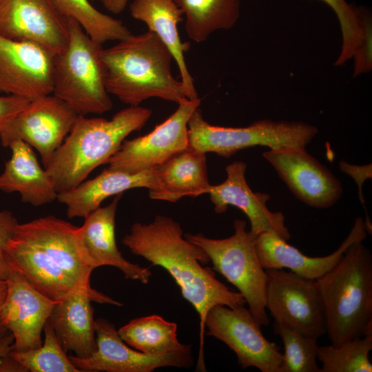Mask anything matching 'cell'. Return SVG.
<instances>
[{"label": "cell", "mask_w": 372, "mask_h": 372, "mask_svg": "<svg viewBox=\"0 0 372 372\" xmlns=\"http://www.w3.org/2000/svg\"><path fill=\"white\" fill-rule=\"evenodd\" d=\"M122 243L132 254L152 265L165 269L180 287L183 297L199 316V351L196 371H206L204 359L205 322L209 309L216 305L231 308L245 305L239 292L230 290L215 276L205 251L187 240L178 223L166 216H156L147 224L136 223Z\"/></svg>", "instance_id": "1"}, {"label": "cell", "mask_w": 372, "mask_h": 372, "mask_svg": "<svg viewBox=\"0 0 372 372\" xmlns=\"http://www.w3.org/2000/svg\"><path fill=\"white\" fill-rule=\"evenodd\" d=\"M100 57L108 93L125 104L138 106L151 98L178 104L187 99L183 83L172 72V53L149 30L102 48Z\"/></svg>", "instance_id": "2"}, {"label": "cell", "mask_w": 372, "mask_h": 372, "mask_svg": "<svg viewBox=\"0 0 372 372\" xmlns=\"http://www.w3.org/2000/svg\"><path fill=\"white\" fill-rule=\"evenodd\" d=\"M152 111L130 106L110 119L79 115L74 125L45 168L58 194L69 191L96 167L107 163L125 138L141 130Z\"/></svg>", "instance_id": "3"}, {"label": "cell", "mask_w": 372, "mask_h": 372, "mask_svg": "<svg viewBox=\"0 0 372 372\" xmlns=\"http://www.w3.org/2000/svg\"><path fill=\"white\" fill-rule=\"evenodd\" d=\"M316 280L331 344L363 335L372 324V255L362 241Z\"/></svg>", "instance_id": "4"}, {"label": "cell", "mask_w": 372, "mask_h": 372, "mask_svg": "<svg viewBox=\"0 0 372 372\" xmlns=\"http://www.w3.org/2000/svg\"><path fill=\"white\" fill-rule=\"evenodd\" d=\"M68 37L54 56L52 94L78 115L102 114L112 107L100 57L103 45L93 41L74 19L68 17Z\"/></svg>", "instance_id": "5"}, {"label": "cell", "mask_w": 372, "mask_h": 372, "mask_svg": "<svg viewBox=\"0 0 372 372\" xmlns=\"http://www.w3.org/2000/svg\"><path fill=\"white\" fill-rule=\"evenodd\" d=\"M246 225L245 220L236 219L234 234L223 239L209 238L203 234H186L184 236L205 251L213 264V269L238 289L256 321L261 326H267V276L258 256L256 236L247 231Z\"/></svg>", "instance_id": "6"}, {"label": "cell", "mask_w": 372, "mask_h": 372, "mask_svg": "<svg viewBox=\"0 0 372 372\" xmlns=\"http://www.w3.org/2000/svg\"><path fill=\"white\" fill-rule=\"evenodd\" d=\"M318 130L302 121H274L263 119L246 127H231L207 122L200 107L188 122L189 145L204 153L213 152L229 158L238 151L254 146L269 149L306 147Z\"/></svg>", "instance_id": "7"}, {"label": "cell", "mask_w": 372, "mask_h": 372, "mask_svg": "<svg viewBox=\"0 0 372 372\" xmlns=\"http://www.w3.org/2000/svg\"><path fill=\"white\" fill-rule=\"evenodd\" d=\"M266 273L265 307L274 322L317 340L327 333L316 280L285 269Z\"/></svg>", "instance_id": "8"}, {"label": "cell", "mask_w": 372, "mask_h": 372, "mask_svg": "<svg viewBox=\"0 0 372 372\" xmlns=\"http://www.w3.org/2000/svg\"><path fill=\"white\" fill-rule=\"evenodd\" d=\"M245 305H216L208 311L207 335L224 342L237 356L242 369L254 366L262 372H280V348L262 334L261 325Z\"/></svg>", "instance_id": "9"}, {"label": "cell", "mask_w": 372, "mask_h": 372, "mask_svg": "<svg viewBox=\"0 0 372 372\" xmlns=\"http://www.w3.org/2000/svg\"><path fill=\"white\" fill-rule=\"evenodd\" d=\"M79 115L52 94L37 98L0 129L4 147L21 140L39 153L45 168L70 133Z\"/></svg>", "instance_id": "10"}, {"label": "cell", "mask_w": 372, "mask_h": 372, "mask_svg": "<svg viewBox=\"0 0 372 372\" xmlns=\"http://www.w3.org/2000/svg\"><path fill=\"white\" fill-rule=\"evenodd\" d=\"M200 99H185L165 121L149 133L125 140L107 161L108 167L135 174L152 169L189 146L188 122Z\"/></svg>", "instance_id": "11"}, {"label": "cell", "mask_w": 372, "mask_h": 372, "mask_svg": "<svg viewBox=\"0 0 372 372\" xmlns=\"http://www.w3.org/2000/svg\"><path fill=\"white\" fill-rule=\"evenodd\" d=\"M262 156L293 195L305 205L328 209L342 196L340 180L306 147L269 149Z\"/></svg>", "instance_id": "12"}, {"label": "cell", "mask_w": 372, "mask_h": 372, "mask_svg": "<svg viewBox=\"0 0 372 372\" xmlns=\"http://www.w3.org/2000/svg\"><path fill=\"white\" fill-rule=\"evenodd\" d=\"M95 334L96 350L90 356H69L81 372H151L163 366L188 368L194 362L192 349L162 355L134 350L123 340L115 325L104 318L95 320Z\"/></svg>", "instance_id": "13"}, {"label": "cell", "mask_w": 372, "mask_h": 372, "mask_svg": "<svg viewBox=\"0 0 372 372\" xmlns=\"http://www.w3.org/2000/svg\"><path fill=\"white\" fill-rule=\"evenodd\" d=\"M68 21L52 0H0V35L39 44L54 55L67 43Z\"/></svg>", "instance_id": "14"}, {"label": "cell", "mask_w": 372, "mask_h": 372, "mask_svg": "<svg viewBox=\"0 0 372 372\" xmlns=\"http://www.w3.org/2000/svg\"><path fill=\"white\" fill-rule=\"evenodd\" d=\"M54 54L0 35V92L30 101L52 94Z\"/></svg>", "instance_id": "15"}, {"label": "cell", "mask_w": 372, "mask_h": 372, "mask_svg": "<svg viewBox=\"0 0 372 372\" xmlns=\"http://www.w3.org/2000/svg\"><path fill=\"white\" fill-rule=\"evenodd\" d=\"M8 289L0 308V318L14 339L13 350L39 347L41 335L57 301L33 287L14 266L6 280Z\"/></svg>", "instance_id": "16"}, {"label": "cell", "mask_w": 372, "mask_h": 372, "mask_svg": "<svg viewBox=\"0 0 372 372\" xmlns=\"http://www.w3.org/2000/svg\"><path fill=\"white\" fill-rule=\"evenodd\" d=\"M43 251L54 263L85 289L94 270L83 251L79 227L54 216L19 224L14 236Z\"/></svg>", "instance_id": "17"}, {"label": "cell", "mask_w": 372, "mask_h": 372, "mask_svg": "<svg viewBox=\"0 0 372 372\" xmlns=\"http://www.w3.org/2000/svg\"><path fill=\"white\" fill-rule=\"evenodd\" d=\"M247 164L243 161H234L225 167L227 178L218 185H210L205 194L209 195L214 211L225 213L229 205L240 209L248 218L254 235L273 231L285 240L291 234L285 225V217L281 211H271L267 203L270 196L267 193L254 192L245 178Z\"/></svg>", "instance_id": "18"}, {"label": "cell", "mask_w": 372, "mask_h": 372, "mask_svg": "<svg viewBox=\"0 0 372 372\" xmlns=\"http://www.w3.org/2000/svg\"><path fill=\"white\" fill-rule=\"evenodd\" d=\"M366 233L364 219L358 217L339 247L333 253L320 257L306 256L273 231L258 234L256 246L259 260L265 270L287 269L300 276L316 280L332 269L351 245L363 241Z\"/></svg>", "instance_id": "19"}, {"label": "cell", "mask_w": 372, "mask_h": 372, "mask_svg": "<svg viewBox=\"0 0 372 372\" xmlns=\"http://www.w3.org/2000/svg\"><path fill=\"white\" fill-rule=\"evenodd\" d=\"M123 194L116 195L105 207H99L79 227V237L87 260L93 269L101 266H112L122 271L127 279L147 284L151 271L138 264L127 260L119 251L115 238V217Z\"/></svg>", "instance_id": "20"}, {"label": "cell", "mask_w": 372, "mask_h": 372, "mask_svg": "<svg viewBox=\"0 0 372 372\" xmlns=\"http://www.w3.org/2000/svg\"><path fill=\"white\" fill-rule=\"evenodd\" d=\"M5 250L27 281L51 300L59 301L74 291L83 290L94 296L98 303L121 305L103 293L82 287L43 251L23 240L13 237Z\"/></svg>", "instance_id": "21"}, {"label": "cell", "mask_w": 372, "mask_h": 372, "mask_svg": "<svg viewBox=\"0 0 372 372\" xmlns=\"http://www.w3.org/2000/svg\"><path fill=\"white\" fill-rule=\"evenodd\" d=\"M156 186L155 167L135 174L107 167L95 178L58 194L56 199L66 206L69 218H85L108 197L133 188L143 187L149 191Z\"/></svg>", "instance_id": "22"}, {"label": "cell", "mask_w": 372, "mask_h": 372, "mask_svg": "<svg viewBox=\"0 0 372 372\" xmlns=\"http://www.w3.org/2000/svg\"><path fill=\"white\" fill-rule=\"evenodd\" d=\"M92 301L96 299L91 293L74 291L56 302L48 320L65 351H72L79 358H88L96 350Z\"/></svg>", "instance_id": "23"}, {"label": "cell", "mask_w": 372, "mask_h": 372, "mask_svg": "<svg viewBox=\"0 0 372 372\" xmlns=\"http://www.w3.org/2000/svg\"><path fill=\"white\" fill-rule=\"evenodd\" d=\"M131 16L143 22L166 45L176 62L187 95V99H198L194 79L185 61V53L189 43L183 42L178 25L183 19L182 10L174 0H133L130 4Z\"/></svg>", "instance_id": "24"}, {"label": "cell", "mask_w": 372, "mask_h": 372, "mask_svg": "<svg viewBox=\"0 0 372 372\" xmlns=\"http://www.w3.org/2000/svg\"><path fill=\"white\" fill-rule=\"evenodd\" d=\"M156 186L152 199L176 203L180 198L205 194L209 182L206 154L188 146L155 167Z\"/></svg>", "instance_id": "25"}, {"label": "cell", "mask_w": 372, "mask_h": 372, "mask_svg": "<svg viewBox=\"0 0 372 372\" xmlns=\"http://www.w3.org/2000/svg\"><path fill=\"white\" fill-rule=\"evenodd\" d=\"M11 157L0 174V191L17 192L24 203L38 207L56 199L58 193L45 169L40 166L32 147L21 140L8 147Z\"/></svg>", "instance_id": "26"}, {"label": "cell", "mask_w": 372, "mask_h": 372, "mask_svg": "<svg viewBox=\"0 0 372 372\" xmlns=\"http://www.w3.org/2000/svg\"><path fill=\"white\" fill-rule=\"evenodd\" d=\"M335 12L342 32V48L335 63L341 65L355 60V74L369 71L372 65L371 26L368 14L347 0H320Z\"/></svg>", "instance_id": "27"}, {"label": "cell", "mask_w": 372, "mask_h": 372, "mask_svg": "<svg viewBox=\"0 0 372 372\" xmlns=\"http://www.w3.org/2000/svg\"><path fill=\"white\" fill-rule=\"evenodd\" d=\"M185 17L188 37L200 43L218 30H229L240 17V0H174Z\"/></svg>", "instance_id": "28"}, {"label": "cell", "mask_w": 372, "mask_h": 372, "mask_svg": "<svg viewBox=\"0 0 372 372\" xmlns=\"http://www.w3.org/2000/svg\"><path fill=\"white\" fill-rule=\"evenodd\" d=\"M118 333L127 345L149 355H162L192 349L191 345L178 340L177 324L158 315L134 319Z\"/></svg>", "instance_id": "29"}, {"label": "cell", "mask_w": 372, "mask_h": 372, "mask_svg": "<svg viewBox=\"0 0 372 372\" xmlns=\"http://www.w3.org/2000/svg\"><path fill=\"white\" fill-rule=\"evenodd\" d=\"M52 1L62 14L77 21L86 34L99 44L118 41L132 34L121 21L99 11L89 0Z\"/></svg>", "instance_id": "30"}, {"label": "cell", "mask_w": 372, "mask_h": 372, "mask_svg": "<svg viewBox=\"0 0 372 372\" xmlns=\"http://www.w3.org/2000/svg\"><path fill=\"white\" fill-rule=\"evenodd\" d=\"M372 349V328L362 336L340 345L318 347L321 372H371L369 353Z\"/></svg>", "instance_id": "31"}, {"label": "cell", "mask_w": 372, "mask_h": 372, "mask_svg": "<svg viewBox=\"0 0 372 372\" xmlns=\"http://www.w3.org/2000/svg\"><path fill=\"white\" fill-rule=\"evenodd\" d=\"M43 332L44 340L39 347L25 351L12 349L10 355L31 372H81L67 355L48 321Z\"/></svg>", "instance_id": "32"}, {"label": "cell", "mask_w": 372, "mask_h": 372, "mask_svg": "<svg viewBox=\"0 0 372 372\" xmlns=\"http://www.w3.org/2000/svg\"><path fill=\"white\" fill-rule=\"evenodd\" d=\"M275 333L284 344L280 372H321L317 364V339L274 322Z\"/></svg>", "instance_id": "33"}, {"label": "cell", "mask_w": 372, "mask_h": 372, "mask_svg": "<svg viewBox=\"0 0 372 372\" xmlns=\"http://www.w3.org/2000/svg\"><path fill=\"white\" fill-rule=\"evenodd\" d=\"M339 167L342 172L351 176L357 184L359 199L366 211L362 186L366 179L372 178V165L371 163L362 165H354L341 161Z\"/></svg>", "instance_id": "34"}, {"label": "cell", "mask_w": 372, "mask_h": 372, "mask_svg": "<svg viewBox=\"0 0 372 372\" xmlns=\"http://www.w3.org/2000/svg\"><path fill=\"white\" fill-rule=\"evenodd\" d=\"M30 100L12 94L0 95V129L23 110Z\"/></svg>", "instance_id": "35"}, {"label": "cell", "mask_w": 372, "mask_h": 372, "mask_svg": "<svg viewBox=\"0 0 372 372\" xmlns=\"http://www.w3.org/2000/svg\"><path fill=\"white\" fill-rule=\"evenodd\" d=\"M19 223L12 212L0 210V249H6Z\"/></svg>", "instance_id": "36"}, {"label": "cell", "mask_w": 372, "mask_h": 372, "mask_svg": "<svg viewBox=\"0 0 372 372\" xmlns=\"http://www.w3.org/2000/svg\"><path fill=\"white\" fill-rule=\"evenodd\" d=\"M0 372H28V371L9 353L0 359Z\"/></svg>", "instance_id": "37"}, {"label": "cell", "mask_w": 372, "mask_h": 372, "mask_svg": "<svg viewBox=\"0 0 372 372\" xmlns=\"http://www.w3.org/2000/svg\"><path fill=\"white\" fill-rule=\"evenodd\" d=\"M12 268L13 265L6 250L0 249V280H7Z\"/></svg>", "instance_id": "38"}, {"label": "cell", "mask_w": 372, "mask_h": 372, "mask_svg": "<svg viewBox=\"0 0 372 372\" xmlns=\"http://www.w3.org/2000/svg\"><path fill=\"white\" fill-rule=\"evenodd\" d=\"M105 8L113 14L121 13L130 0H99Z\"/></svg>", "instance_id": "39"}, {"label": "cell", "mask_w": 372, "mask_h": 372, "mask_svg": "<svg viewBox=\"0 0 372 372\" xmlns=\"http://www.w3.org/2000/svg\"><path fill=\"white\" fill-rule=\"evenodd\" d=\"M14 342V336L9 331L0 338V359L10 353Z\"/></svg>", "instance_id": "40"}, {"label": "cell", "mask_w": 372, "mask_h": 372, "mask_svg": "<svg viewBox=\"0 0 372 372\" xmlns=\"http://www.w3.org/2000/svg\"><path fill=\"white\" fill-rule=\"evenodd\" d=\"M8 284L6 280H0V308L2 306L6 296Z\"/></svg>", "instance_id": "41"}, {"label": "cell", "mask_w": 372, "mask_h": 372, "mask_svg": "<svg viewBox=\"0 0 372 372\" xmlns=\"http://www.w3.org/2000/svg\"><path fill=\"white\" fill-rule=\"evenodd\" d=\"M8 330L3 323L1 318H0V338Z\"/></svg>", "instance_id": "42"}]
</instances>
